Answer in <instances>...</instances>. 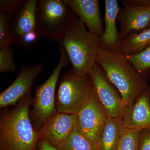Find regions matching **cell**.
Returning <instances> with one entry per match:
<instances>
[{
  "instance_id": "17",
  "label": "cell",
  "mask_w": 150,
  "mask_h": 150,
  "mask_svg": "<svg viewBox=\"0 0 150 150\" xmlns=\"http://www.w3.org/2000/svg\"><path fill=\"white\" fill-rule=\"evenodd\" d=\"M150 46V27L141 32L131 33L122 39L118 51L126 56L139 54Z\"/></svg>"
},
{
  "instance_id": "9",
  "label": "cell",
  "mask_w": 150,
  "mask_h": 150,
  "mask_svg": "<svg viewBox=\"0 0 150 150\" xmlns=\"http://www.w3.org/2000/svg\"><path fill=\"white\" fill-rule=\"evenodd\" d=\"M88 75L108 117H123L127 108L121 96L108 80L104 71L96 62Z\"/></svg>"
},
{
  "instance_id": "23",
  "label": "cell",
  "mask_w": 150,
  "mask_h": 150,
  "mask_svg": "<svg viewBox=\"0 0 150 150\" xmlns=\"http://www.w3.org/2000/svg\"><path fill=\"white\" fill-rule=\"evenodd\" d=\"M24 1L23 0H1L0 12L5 13L11 19L20 10Z\"/></svg>"
},
{
  "instance_id": "2",
  "label": "cell",
  "mask_w": 150,
  "mask_h": 150,
  "mask_svg": "<svg viewBox=\"0 0 150 150\" xmlns=\"http://www.w3.org/2000/svg\"><path fill=\"white\" fill-rule=\"evenodd\" d=\"M31 94L19 101L12 110L3 113L0 119L1 150H35L38 132L30 117Z\"/></svg>"
},
{
  "instance_id": "4",
  "label": "cell",
  "mask_w": 150,
  "mask_h": 150,
  "mask_svg": "<svg viewBox=\"0 0 150 150\" xmlns=\"http://www.w3.org/2000/svg\"><path fill=\"white\" fill-rule=\"evenodd\" d=\"M78 19L65 0L38 1L36 28L41 37L57 42Z\"/></svg>"
},
{
  "instance_id": "15",
  "label": "cell",
  "mask_w": 150,
  "mask_h": 150,
  "mask_svg": "<svg viewBox=\"0 0 150 150\" xmlns=\"http://www.w3.org/2000/svg\"><path fill=\"white\" fill-rule=\"evenodd\" d=\"M38 1L26 0L10 21L11 43L14 45L22 37L37 30L36 13Z\"/></svg>"
},
{
  "instance_id": "16",
  "label": "cell",
  "mask_w": 150,
  "mask_h": 150,
  "mask_svg": "<svg viewBox=\"0 0 150 150\" xmlns=\"http://www.w3.org/2000/svg\"><path fill=\"white\" fill-rule=\"evenodd\" d=\"M124 127L122 117H108L103 131L97 150H115Z\"/></svg>"
},
{
  "instance_id": "19",
  "label": "cell",
  "mask_w": 150,
  "mask_h": 150,
  "mask_svg": "<svg viewBox=\"0 0 150 150\" xmlns=\"http://www.w3.org/2000/svg\"><path fill=\"white\" fill-rule=\"evenodd\" d=\"M140 130L123 129L115 150H139Z\"/></svg>"
},
{
  "instance_id": "14",
  "label": "cell",
  "mask_w": 150,
  "mask_h": 150,
  "mask_svg": "<svg viewBox=\"0 0 150 150\" xmlns=\"http://www.w3.org/2000/svg\"><path fill=\"white\" fill-rule=\"evenodd\" d=\"M104 28L100 37V48L118 51L122 39L116 25L120 7L117 0L105 1Z\"/></svg>"
},
{
  "instance_id": "6",
  "label": "cell",
  "mask_w": 150,
  "mask_h": 150,
  "mask_svg": "<svg viewBox=\"0 0 150 150\" xmlns=\"http://www.w3.org/2000/svg\"><path fill=\"white\" fill-rule=\"evenodd\" d=\"M59 49V63L47 80L36 88L35 96L33 99L31 116L34 128L38 132L46 121L58 111L55 95L56 85L62 69L71 63L64 48L60 46Z\"/></svg>"
},
{
  "instance_id": "1",
  "label": "cell",
  "mask_w": 150,
  "mask_h": 150,
  "mask_svg": "<svg viewBox=\"0 0 150 150\" xmlns=\"http://www.w3.org/2000/svg\"><path fill=\"white\" fill-rule=\"evenodd\" d=\"M96 62L104 71L108 80L118 89L127 109L149 87L142 73L127 56L118 51L100 47Z\"/></svg>"
},
{
  "instance_id": "21",
  "label": "cell",
  "mask_w": 150,
  "mask_h": 150,
  "mask_svg": "<svg viewBox=\"0 0 150 150\" xmlns=\"http://www.w3.org/2000/svg\"><path fill=\"white\" fill-rule=\"evenodd\" d=\"M17 66L14 59L13 51L11 47L0 49V74L13 73Z\"/></svg>"
},
{
  "instance_id": "24",
  "label": "cell",
  "mask_w": 150,
  "mask_h": 150,
  "mask_svg": "<svg viewBox=\"0 0 150 150\" xmlns=\"http://www.w3.org/2000/svg\"><path fill=\"white\" fill-rule=\"evenodd\" d=\"M139 150H150V129L140 130Z\"/></svg>"
},
{
  "instance_id": "25",
  "label": "cell",
  "mask_w": 150,
  "mask_h": 150,
  "mask_svg": "<svg viewBox=\"0 0 150 150\" xmlns=\"http://www.w3.org/2000/svg\"><path fill=\"white\" fill-rule=\"evenodd\" d=\"M37 148L38 150H59L58 148L42 139H38Z\"/></svg>"
},
{
  "instance_id": "22",
  "label": "cell",
  "mask_w": 150,
  "mask_h": 150,
  "mask_svg": "<svg viewBox=\"0 0 150 150\" xmlns=\"http://www.w3.org/2000/svg\"><path fill=\"white\" fill-rule=\"evenodd\" d=\"M127 58L140 73L144 72L150 68V46L139 54Z\"/></svg>"
},
{
  "instance_id": "11",
  "label": "cell",
  "mask_w": 150,
  "mask_h": 150,
  "mask_svg": "<svg viewBox=\"0 0 150 150\" xmlns=\"http://www.w3.org/2000/svg\"><path fill=\"white\" fill-rule=\"evenodd\" d=\"M77 118L78 114H68L57 111L38 131V139H43L58 147L72 134Z\"/></svg>"
},
{
  "instance_id": "13",
  "label": "cell",
  "mask_w": 150,
  "mask_h": 150,
  "mask_svg": "<svg viewBox=\"0 0 150 150\" xmlns=\"http://www.w3.org/2000/svg\"><path fill=\"white\" fill-rule=\"evenodd\" d=\"M150 86L123 114L124 129H150Z\"/></svg>"
},
{
  "instance_id": "12",
  "label": "cell",
  "mask_w": 150,
  "mask_h": 150,
  "mask_svg": "<svg viewBox=\"0 0 150 150\" xmlns=\"http://www.w3.org/2000/svg\"><path fill=\"white\" fill-rule=\"evenodd\" d=\"M89 31L100 38L103 32V22L98 0H65Z\"/></svg>"
},
{
  "instance_id": "26",
  "label": "cell",
  "mask_w": 150,
  "mask_h": 150,
  "mask_svg": "<svg viewBox=\"0 0 150 150\" xmlns=\"http://www.w3.org/2000/svg\"><path fill=\"white\" fill-rule=\"evenodd\" d=\"M35 150H37V149H35Z\"/></svg>"
},
{
  "instance_id": "5",
  "label": "cell",
  "mask_w": 150,
  "mask_h": 150,
  "mask_svg": "<svg viewBox=\"0 0 150 150\" xmlns=\"http://www.w3.org/2000/svg\"><path fill=\"white\" fill-rule=\"evenodd\" d=\"M93 88L89 75L78 76L71 71L65 73L60 80L56 96L57 111L78 114L88 103Z\"/></svg>"
},
{
  "instance_id": "20",
  "label": "cell",
  "mask_w": 150,
  "mask_h": 150,
  "mask_svg": "<svg viewBox=\"0 0 150 150\" xmlns=\"http://www.w3.org/2000/svg\"><path fill=\"white\" fill-rule=\"evenodd\" d=\"M11 20L5 13L0 12V49L8 48L12 44Z\"/></svg>"
},
{
  "instance_id": "7",
  "label": "cell",
  "mask_w": 150,
  "mask_h": 150,
  "mask_svg": "<svg viewBox=\"0 0 150 150\" xmlns=\"http://www.w3.org/2000/svg\"><path fill=\"white\" fill-rule=\"evenodd\" d=\"M108 118L94 87L88 103L78 114L76 128L97 150Z\"/></svg>"
},
{
  "instance_id": "3",
  "label": "cell",
  "mask_w": 150,
  "mask_h": 150,
  "mask_svg": "<svg viewBox=\"0 0 150 150\" xmlns=\"http://www.w3.org/2000/svg\"><path fill=\"white\" fill-rule=\"evenodd\" d=\"M57 42L69 57L72 64L71 71L78 76L88 75L96 63L100 38L88 30L78 18Z\"/></svg>"
},
{
  "instance_id": "18",
  "label": "cell",
  "mask_w": 150,
  "mask_h": 150,
  "mask_svg": "<svg viewBox=\"0 0 150 150\" xmlns=\"http://www.w3.org/2000/svg\"><path fill=\"white\" fill-rule=\"evenodd\" d=\"M57 148L59 150H97L76 127L71 136Z\"/></svg>"
},
{
  "instance_id": "8",
  "label": "cell",
  "mask_w": 150,
  "mask_h": 150,
  "mask_svg": "<svg viewBox=\"0 0 150 150\" xmlns=\"http://www.w3.org/2000/svg\"><path fill=\"white\" fill-rule=\"evenodd\" d=\"M118 20L123 39L131 33L150 27V0H122Z\"/></svg>"
},
{
  "instance_id": "10",
  "label": "cell",
  "mask_w": 150,
  "mask_h": 150,
  "mask_svg": "<svg viewBox=\"0 0 150 150\" xmlns=\"http://www.w3.org/2000/svg\"><path fill=\"white\" fill-rule=\"evenodd\" d=\"M43 68L42 63L35 66L23 67L15 80L0 94L1 108L16 105L25 97L30 94L34 81Z\"/></svg>"
}]
</instances>
